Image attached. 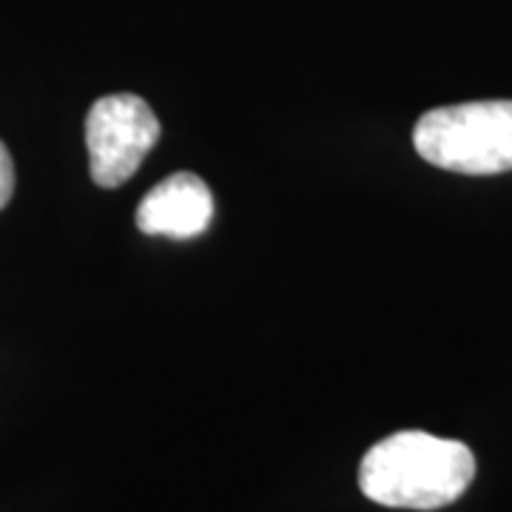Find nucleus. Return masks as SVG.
Segmentation results:
<instances>
[{"label": "nucleus", "instance_id": "nucleus-5", "mask_svg": "<svg viewBox=\"0 0 512 512\" xmlns=\"http://www.w3.org/2000/svg\"><path fill=\"white\" fill-rule=\"evenodd\" d=\"M12 194H15V163L9 148L0 143V211L9 205Z\"/></svg>", "mask_w": 512, "mask_h": 512}, {"label": "nucleus", "instance_id": "nucleus-1", "mask_svg": "<svg viewBox=\"0 0 512 512\" xmlns=\"http://www.w3.org/2000/svg\"><path fill=\"white\" fill-rule=\"evenodd\" d=\"M473 478L476 456L467 444L421 430L387 436L359 464L362 493L393 510H441L467 493Z\"/></svg>", "mask_w": 512, "mask_h": 512}, {"label": "nucleus", "instance_id": "nucleus-3", "mask_svg": "<svg viewBox=\"0 0 512 512\" xmlns=\"http://www.w3.org/2000/svg\"><path fill=\"white\" fill-rule=\"evenodd\" d=\"M163 128L157 114L137 94H106L86 117V148L92 180L100 188H120L157 146Z\"/></svg>", "mask_w": 512, "mask_h": 512}, {"label": "nucleus", "instance_id": "nucleus-4", "mask_svg": "<svg viewBox=\"0 0 512 512\" xmlns=\"http://www.w3.org/2000/svg\"><path fill=\"white\" fill-rule=\"evenodd\" d=\"M214 217L211 188L197 174H171L154 185L137 208V228L148 237H200Z\"/></svg>", "mask_w": 512, "mask_h": 512}, {"label": "nucleus", "instance_id": "nucleus-2", "mask_svg": "<svg viewBox=\"0 0 512 512\" xmlns=\"http://www.w3.org/2000/svg\"><path fill=\"white\" fill-rule=\"evenodd\" d=\"M421 160L436 168L493 177L512 171V100H476L421 114L413 128Z\"/></svg>", "mask_w": 512, "mask_h": 512}]
</instances>
